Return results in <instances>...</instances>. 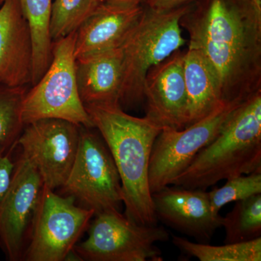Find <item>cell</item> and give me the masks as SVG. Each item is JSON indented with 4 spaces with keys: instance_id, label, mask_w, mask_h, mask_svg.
I'll list each match as a JSON object with an SVG mask.
<instances>
[{
    "instance_id": "1",
    "label": "cell",
    "mask_w": 261,
    "mask_h": 261,
    "mask_svg": "<svg viewBox=\"0 0 261 261\" xmlns=\"http://www.w3.org/2000/svg\"><path fill=\"white\" fill-rule=\"evenodd\" d=\"M189 48L200 51L224 102L261 89V0H199L180 20Z\"/></svg>"
},
{
    "instance_id": "2",
    "label": "cell",
    "mask_w": 261,
    "mask_h": 261,
    "mask_svg": "<svg viewBox=\"0 0 261 261\" xmlns=\"http://www.w3.org/2000/svg\"><path fill=\"white\" fill-rule=\"evenodd\" d=\"M84 106L116 163L125 216L138 224L157 225L148 170L152 146L162 127L147 116H130L121 106Z\"/></svg>"
},
{
    "instance_id": "3",
    "label": "cell",
    "mask_w": 261,
    "mask_h": 261,
    "mask_svg": "<svg viewBox=\"0 0 261 261\" xmlns=\"http://www.w3.org/2000/svg\"><path fill=\"white\" fill-rule=\"evenodd\" d=\"M255 172H261V89L236 108L171 185L206 190L221 180Z\"/></svg>"
},
{
    "instance_id": "4",
    "label": "cell",
    "mask_w": 261,
    "mask_h": 261,
    "mask_svg": "<svg viewBox=\"0 0 261 261\" xmlns=\"http://www.w3.org/2000/svg\"><path fill=\"white\" fill-rule=\"evenodd\" d=\"M192 4L160 12L145 10L140 21L121 45L123 83L121 102L132 107L144 100V82L152 67L185 45L180 25L181 17Z\"/></svg>"
},
{
    "instance_id": "5",
    "label": "cell",
    "mask_w": 261,
    "mask_h": 261,
    "mask_svg": "<svg viewBox=\"0 0 261 261\" xmlns=\"http://www.w3.org/2000/svg\"><path fill=\"white\" fill-rule=\"evenodd\" d=\"M75 33L53 42L49 66L24 97V126L44 118H58L79 126L94 128L77 87Z\"/></svg>"
},
{
    "instance_id": "6",
    "label": "cell",
    "mask_w": 261,
    "mask_h": 261,
    "mask_svg": "<svg viewBox=\"0 0 261 261\" xmlns=\"http://www.w3.org/2000/svg\"><path fill=\"white\" fill-rule=\"evenodd\" d=\"M94 216L88 227V238L74 248L82 260H163L155 245L169 240L163 226L137 224L116 210L103 211Z\"/></svg>"
},
{
    "instance_id": "7",
    "label": "cell",
    "mask_w": 261,
    "mask_h": 261,
    "mask_svg": "<svg viewBox=\"0 0 261 261\" xmlns=\"http://www.w3.org/2000/svg\"><path fill=\"white\" fill-rule=\"evenodd\" d=\"M92 128L80 127L74 163L61 187L63 195L74 197L94 215L119 211L123 200L119 173L102 137Z\"/></svg>"
},
{
    "instance_id": "8",
    "label": "cell",
    "mask_w": 261,
    "mask_h": 261,
    "mask_svg": "<svg viewBox=\"0 0 261 261\" xmlns=\"http://www.w3.org/2000/svg\"><path fill=\"white\" fill-rule=\"evenodd\" d=\"M75 202L74 197L58 195L44 185L24 260H65L94 216L93 211Z\"/></svg>"
},
{
    "instance_id": "9",
    "label": "cell",
    "mask_w": 261,
    "mask_h": 261,
    "mask_svg": "<svg viewBox=\"0 0 261 261\" xmlns=\"http://www.w3.org/2000/svg\"><path fill=\"white\" fill-rule=\"evenodd\" d=\"M244 101L224 102L208 116L183 129L163 128L154 141L149 160L151 193L171 185L201 149L219 135L228 118Z\"/></svg>"
},
{
    "instance_id": "10",
    "label": "cell",
    "mask_w": 261,
    "mask_h": 261,
    "mask_svg": "<svg viewBox=\"0 0 261 261\" xmlns=\"http://www.w3.org/2000/svg\"><path fill=\"white\" fill-rule=\"evenodd\" d=\"M24 126L16 145L37 167L44 186L60 188L74 163L81 126L58 118H44Z\"/></svg>"
},
{
    "instance_id": "11",
    "label": "cell",
    "mask_w": 261,
    "mask_h": 261,
    "mask_svg": "<svg viewBox=\"0 0 261 261\" xmlns=\"http://www.w3.org/2000/svg\"><path fill=\"white\" fill-rule=\"evenodd\" d=\"M44 182L23 153L15 161L8 189L0 200V245L10 261L23 258L24 245L40 202Z\"/></svg>"
},
{
    "instance_id": "12",
    "label": "cell",
    "mask_w": 261,
    "mask_h": 261,
    "mask_svg": "<svg viewBox=\"0 0 261 261\" xmlns=\"http://www.w3.org/2000/svg\"><path fill=\"white\" fill-rule=\"evenodd\" d=\"M152 198L158 221L199 243H208L222 226L224 217L213 212L206 190L169 185Z\"/></svg>"
},
{
    "instance_id": "13",
    "label": "cell",
    "mask_w": 261,
    "mask_h": 261,
    "mask_svg": "<svg viewBox=\"0 0 261 261\" xmlns=\"http://www.w3.org/2000/svg\"><path fill=\"white\" fill-rule=\"evenodd\" d=\"M185 51L178 49L147 72L144 82L146 116L164 128L181 130L188 123L184 74Z\"/></svg>"
},
{
    "instance_id": "14",
    "label": "cell",
    "mask_w": 261,
    "mask_h": 261,
    "mask_svg": "<svg viewBox=\"0 0 261 261\" xmlns=\"http://www.w3.org/2000/svg\"><path fill=\"white\" fill-rule=\"evenodd\" d=\"M140 0H102L75 33V60L121 47L140 21Z\"/></svg>"
},
{
    "instance_id": "15",
    "label": "cell",
    "mask_w": 261,
    "mask_h": 261,
    "mask_svg": "<svg viewBox=\"0 0 261 261\" xmlns=\"http://www.w3.org/2000/svg\"><path fill=\"white\" fill-rule=\"evenodd\" d=\"M33 44L28 22L19 0L0 5V86L32 85Z\"/></svg>"
},
{
    "instance_id": "16",
    "label": "cell",
    "mask_w": 261,
    "mask_h": 261,
    "mask_svg": "<svg viewBox=\"0 0 261 261\" xmlns=\"http://www.w3.org/2000/svg\"><path fill=\"white\" fill-rule=\"evenodd\" d=\"M75 78L84 106H121L123 83L121 47L75 60Z\"/></svg>"
},
{
    "instance_id": "17",
    "label": "cell",
    "mask_w": 261,
    "mask_h": 261,
    "mask_svg": "<svg viewBox=\"0 0 261 261\" xmlns=\"http://www.w3.org/2000/svg\"><path fill=\"white\" fill-rule=\"evenodd\" d=\"M184 74L188 126L208 116L224 101L214 72L200 51L189 47L185 51Z\"/></svg>"
},
{
    "instance_id": "18",
    "label": "cell",
    "mask_w": 261,
    "mask_h": 261,
    "mask_svg": "<svg viewBox=\"0 0 261 261\" xmlns=\"http://www.w3.org/2000/svg\"><path fill=\"white\" fill-rule=\"evenodd\" d=\"M53 0H19L28 22L33 44L32 86L37 84L49 66L53 42L49 36V20Z\"/></svg>"
},
{
    "instance_id": "19",
    "label": "cell",
    "mask_w": 261,
    "mask_h": 261,
    "mask_svg": "<svg viewBox=\"0 0 261 261\" xmlns=\"http://www.w3.org/2000/svg\"><path fill=\"white\" fill-rule=\"evenodd\" d=\"M172 242L183 255L200 261H260L261 238L245 243L214 246L192 243L187 238L173 236Z\"/></svg>"
},
{
    "instance_id": "20",
    "label": "cell",
    "mask_w": 261,
    "mask_h": 261,
    "mask_svg": "<svg viewBox=\"0 0 261 261\" xmlns=\"http://www.w3.org/2000/svg\"><path fill=\"white\" fill-rule=\"evenodd\" d=\"M225 244L245 243L261 238V194L235 202L223 220Z\"/></svg>"
},
{
    "instance_id": "21",
    "label": "cell",
    "mask_w": 261,
    "mask_h": 261,
    "mask_svg": "<svg viewBox=\"0 0 261 261\" xmlns=\"http://www.w3.org/2000/svg\"><path fill=\"white\" fill-rule=\"evenodd\" d=\"M100 0H54L49 20V36L56 42L76 32Z\"/></svg>"
},
{
    "instance_id": "22",
    "label": "cell",
    "mask_w": 261,
    "mask_h": 261,
    "mask_svg": "<svg viewBox=\"0 0 261 261\" xmlns=\"http://www.w3.org/2000/svg\"><path fill=\"white\" fill-rule=\"evenodd\" d=\"M27 87L0 86V147L11 148L21 134L22 105Z\"/></svg>"
},
{
    "instance_id": "23",
    "label": "cell",
    "mask_w": 261,
    "mask_h": 261,
    "mask_svg": "<svg viewBox=\"0 0 261 261\" xmlns=\"http://www.w3.org/2000/svg\"><path fill=\"white\" fill-rule=\"evenodd\" d=\"M257 194H261V172L228 178L224 186L208 192L211 209L216 214H219L220 210L230 202L245 200Z\"/></svg>"
},
{
    "instance_id": "24",
    "label": "cell",
    "mask_w": 261,
    "mask_h": 261,
    "mask_svg": "<svg viewBox=\"0 0 261 261\" xmlns=\"http://www.w3.org/2000/svg\"><path fill=\"white\" fill-rule=\"evenodd\" d=\"M15 147L16 145L9 149L0 147V200L8 189L14 171L15 162L11 153Z\"/></svg>"
},
{
    "instance_id": "25",
    "label": "cell",
    "mask_w": 261,
    "mask_h": 261,
    "mask_svg": "<svg viewBox=\"0 0 261 261\" xmlns=\"http://www.w3.org/2000/svg\"><path fill=\"white\" fill-rule=\"evenodd\" d=\"M199 0H145V5L149 9L164 12L193 4Z\"/></svg>"
},
{
    "instance_id": "26",
    "label": "cell",
    "mask_w": 261,
    "mask_h": 261,
    "mask_svg": "<svg viewBox=\"0 0 261 261\" xmlns=\"http://www.w3.org/2000/svg\"><path fill=\"white\" fill-rule=\"evenodd\" d=\"M100 1H102V0H100ZM140 1L142 2V3H143L144 4H145V0H140Z\"/></svg>"
},
{
    "instance_id": "27",
    "label": "cell",
    "mask_w": 261,
    "mask_h": 261,
    "mask_svg": "<svg viewBox=\"0 0 261 261\" xmlns=\"http://www.w3.org/2000/svg\"><path fill=\"white\" fill-rule=\"evenodd\" d=\"M3 0H0V5L2 4V3H3Z\"/></svg>"
}]
</instances>
